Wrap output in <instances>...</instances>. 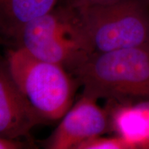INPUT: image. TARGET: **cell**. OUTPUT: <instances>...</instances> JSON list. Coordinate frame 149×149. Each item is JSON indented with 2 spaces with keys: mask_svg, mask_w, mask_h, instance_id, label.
Segmentation results:
<instances>
[{
  "mask_svg": "<svg viewBox=\"0 0 149 149\" xmlns=\"http://www.w3.org/2000/svg\"><path fill=\"white\" fill-rule=\"evenodd\" d=\"M72 73L83 95L97 100L149 99V46L93 53Z\"/></svg>",
  "mask_w": 149,
  "mask_h": 149,
  "instance_id": "cell-1",
  "label": "cell"
},
{
  "mask_svg": "<svg viewBox=\"0 0 149 149\" xmlns=\"http://www.w3.org/2000/svg\"><path fill=\"white\" fill-rule=\"evenodd\" d=\"M14 41L35 57L71 72L93 53L77 10L68 4L29 22Z\"/></svg>",
  "mask_w": 149,
  "mask_h": 149,
  "instance_id": "cell-2",
  "label": "cell"
},
{
  "mask_svg": "<svg viewBox=\"0 0 149 149\" xmlns=\"http://www.w3.org/2000/svg\"><path fill=\"white\" fill-rule=\"evenodd\" d=\"M6 60L19 90L37 114L46 122L61 120L74 94V81L68 70L19 47L9 50Z\"/></svg>",
  "mask_w": 149,
  "mask_h": 149,
  "instance_id": "cell-3",
  "label": "cell"
},
{
  "mask_svg": "<svg viewBox=\"0 0 149 149\" xmlns=\"http://www.w3.org/2000/svg\"><path fill=\"white\" fill-rule=\"evenodd\" d=\"M148 6L144 0H120L74 8L93 53L149 46Z\"/></svg>",
  "mask_w": 149,
  "mask_h": 149,
  "instance_id": "cell-4",
  "label": "cell"
},
{
  "mask_svg": "<svg viewBox=\"0 0 149 149\" xmlns=\"http://www.w3.org/2000/svg\"><path fill=\"white\" fill-rule=\"evenodd\" d=\"M97 100L82 95L61 118L46 141L50 149H75L78 145L101 136L111 128L109 111L98 105Z\"/></svg>",
  "mask_w": 149,
  "mask_h": 149,
  "instance_id": "cell-5",
  "label": "cell"
},
{
  "mask_svg": "<svg viewBox=\"0 0 149 149\" xmlns=\"http://www.w3.org/2000/svg\"><path fill=\"white\" fill-rule=\"evenodd\" d=\"M45 122L19 90L6 60L0 59V137L19 140Z\"/></svg>",
  "mask_w": 149,
  "mask_h": 149,
  "instance_id": "cell-6",
  "label": "cell"
},
{
  "mask_svg": "<svg viewBox=\"0 0 149 149\" xmlns=\"http://www.w3.org/2000/svg\"><path fill=\"white\" fill-rule=\"evenodd\" d=\"M121 102L109 111L111 128L134 149H149V124L144 112L136 101Z\"/></svg>",
  "mask_w": 149,
  "mask_h": 149,
  "instance_id": "cell-7",
  "label": "cell"
},
{
  "mask_svg": "<svg viewBox=\"0 0 149 149\" xmlns=\"http://www.w3.org/2000/svg\"><path fill=\"white\" fill-rule=\"evenodd\" d=\"M58 0H0V35L13 40L26 24L55 8Z\"/></svg>",
  "mask_w": 149,
  "mask_h": 149,
  "instance_id": "cell-8",
  "label": "cell"
},
{
  "mask_svg": "<svg viewBox=\"0 0 149 149\" xmlns=\"http://www.w3.org/2000/svg\"><path fill=\"white\" fill-rule=\"evenodd\" d=\"M75 149H134V147L120 136L93 137L79 144Z\"/></svg>",
  "mask_w": 149,
  "mask_h": 149,
  "instance_id": "cell-9",
  "label": "cell"
},
{
  "mask_svg": "<svg viewBox=\"0 0 149 149\" xmlns=\"http://www.w3.org/2000/svg\"><path fill=\"white\" fill-rule=\"evenodd\" d=\"M67 4L74 8L108 5L117 2L120 0H67Z\"/></svg>",
  "mask_w": 149,
  "mask_h": 149,
  "instance_id": "cell-10",
  "label": "cell"
},
{
  "mask_svg": "<svg viewBox=\"0 0 149 149\" xmlns=\"http://www.w3.org/2000/svg\"><path fill=\"white\" fill-rule=\"evenodd\" d=\"M25 148V144L19 140L0 137V149H20Z\"/></svg>",
  "mask_w": 149,
  "mask_h": 149,
  "instance_id": "cell-11",
  "label": "cell"
},
{
  "mask_svg": "<svg viewBox=\"0 0 149 149\" xmlns=\"http://www.w3.org/2000/svg\"><path fill=\"white\" fill-rule=\"evenodd\" d=\"M135 101H137L139 107L144 111L149 124V99H143V100H138Z\"/></svg>",
  "mask_w": 149,
  "mask_h": 149,
  "instance_id": "cell-12",
  "label": "cell"
},
{
  "mask_svg": "<svg viewBox=\"0 0 149 149\" xmlns=\"http://www.w3.org/2000/svg\"><path fill=\"white\" fill-rule=\"evenodd\" d=\"M145 1H146V2H147L149 4V0H144Z\"/></svg>",
  "mask_w": 149,
  "mask_h": 149,
  "instance_id": "cell-13",
  "label": "cell"
},
{
  "mask_svg": "<svg viewBox=\"0 0 149 149\" xmlns=\"http://www.w3.org/2000/svg\"><path fill=\"white\" fill-rule=\"evenodd\" d=\"M1 35H0V42H1Z\"/></svg>",
  "mask_w": 149,
  "mask_h": 149,
  "instance_id": "cell-14",
  "label": "cell"
}]
</instances>
